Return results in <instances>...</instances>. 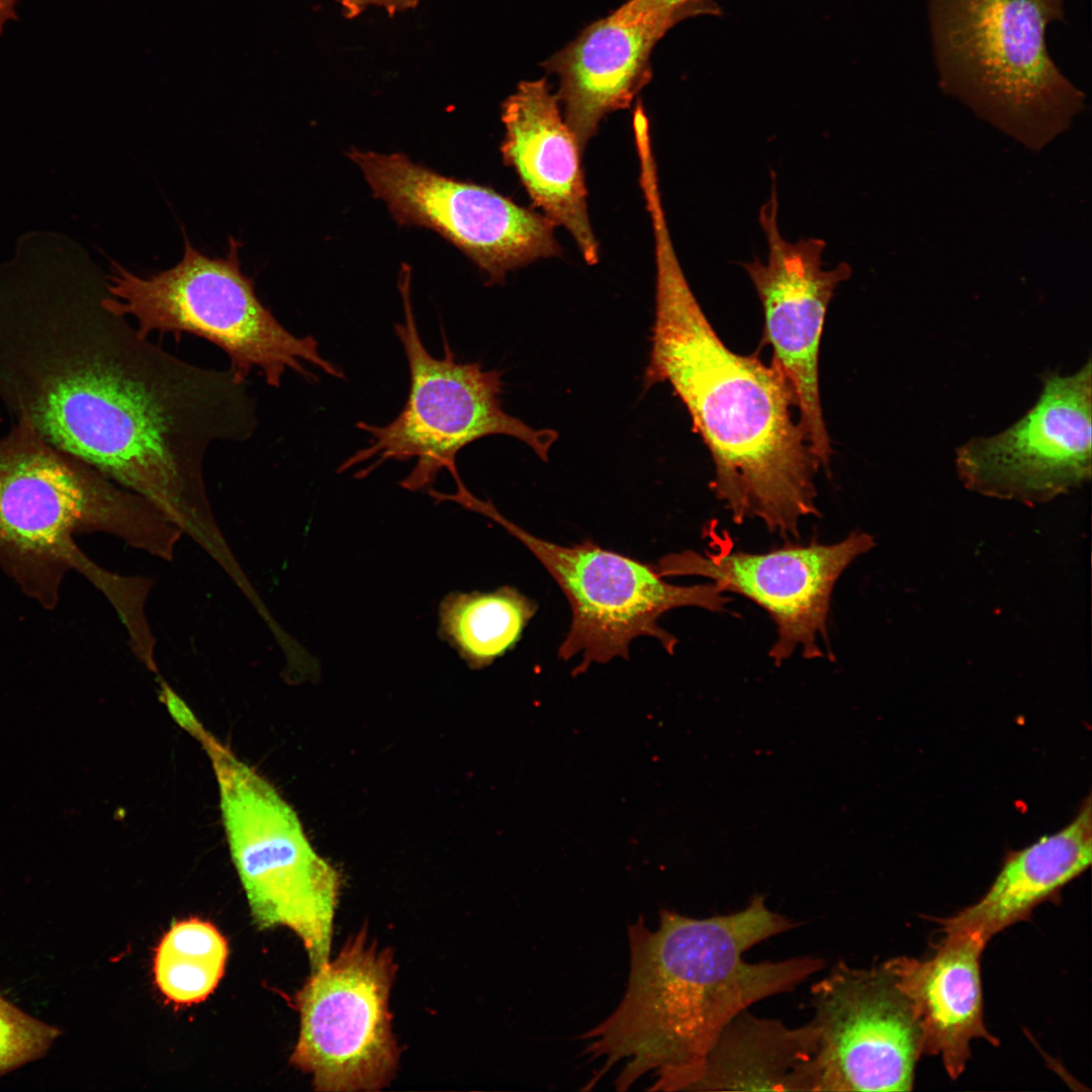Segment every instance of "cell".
<instances>
[{
	"label": "cell",
	"instance_id": "obj_1",
	"mask_svg": "<svg viewBox=\"0 0 1092 1092\" xmlns=\"http://www.w3.org/2000/svg\"><path fill=\"white\" fill-rule=\"evenodd\" d=\"M651 224L655 316L644 388L667 382L687 407L714 463L712 489L733 523L756 519L799 539L802 520L819 516L821 463L794 419L791 387L775 363L725 346L690 287L666 221Z\"/></svg>",
	"mask_w": 1092,
	"mask_h": 1092
},
{
	"label": "cell",
	"instance_id": "obj_2",
	"mask_svg": "<svg viewBox=\"0 0 1092 1092\" xmlns=\"http://www.w3.org/2000/svg\"><path fill=\"white\" fill-rule=\"evenodd\" d=\"M797 926L769 909L762 896L737 912L707 918L663 909L655 929L640 917L628 928L630 972L623 999L581 1036L589 1041V1060L603 1063L588 1088L620 1065L618 1090L651 1074L648 1090L681 1091L732 1018L794 990L825 966L808 956L744 960L757 943Z\"/></svg>",
	"mask_w": 1092,
	"mask_h": 1092
},
{
	"label": "cell",
	"instance_id": "obj_3",
	"mask_svg": "<svg viewBox=\"0 0 1092 1092\" xmlns=\"http://www.w3.org/2000/svg\"><path fill=\"white\" fill-rule=\"evenodd\" d=\"M116 535L157 555L171 523L143 496L44 439L25 417L0 438V568L46 610L85 553L76 536Z\"/></svg>",
	"mask_w": 1092,
	"mask_h": 1092
},
{
	"label": "cell",
	"instance_id": "obj_4",
	"mask_svg": "<svg viewBox=\"0 0 1092 1092\" xmlns=\"http://www.w3.org/2000/svg\"><path fill=\"white\" fill-rule=\"evenodd\" d=\"M1064 0H929L941 88L1031 151L1066 131L1085 95L1057 67L1048 26Z\"/></svg>",
	"mask_w": 1092,
	"mask_h": 1092
},
{
	"label": "cell",
	"instance_id": "obj_5",
	"mask_svg": "<svg viewBox=\"0 0 1092 1092\" xmlns=\"http://www.w3.org/2000/svg\"><path fill=\"white\" fill-rule=\"evenodd\" d=\"M240 246L230 238L228 254L210 258L184 237L181 261L148 277L114 263L104 304L134 318L142 337L172 334L179 342L187 333L214 344L229 356V370L240 382L254 369L274 388L281 386L287 370L317 381L304 363L344 379L343 370L321 355L312 336L291 334L260 301L253 279L241 269Z\"/></svg>",
	"mask_w": 1092,
	"mask_h": 1092
},
{
	"label": "cell",
	"instance_id": "obj_6",
	"mask_svg": "<svg viewBox=\"0 0 1092 1092\" xmlns=\"http://www.w3.org/2000/svg\"><path fill=\"white\" fill-rule=\"evenodd\" d=\"M411 272L402 268L398 288L403 321L394 325L406 356L410 390L403 408L385 426L366 422L357 428L368 443L352 454L339 471L366 464L356 476L364 477L385 461L417 460L400 482L410 490L431 485L442 469L459 477L458 452L470 443L492 435L514 437L528 445L543 461L558 438L551 429L536 430L507 414L500 404L502 373L483 370L479 363H462L443 336V356L431 355L420 337L411 301Z\"/></svg>",
	"mask_w": 1092,
	"mask_h": 1092
},
{
	"label": "cell",
	"instance_id": "obj_7",
	"mask_svg": "<svg viewBox=\"0 0 1092 1092\" xmlns=\"http://www.w3.org/2000/svg\"><path fill=\"white\" fill-rule=\"evenodd\" d=\"M198 739L211 759L231 855L253 921L284 926L302 941L311 971L329 962L339 872L318 856L294 811L274 788L204 728Z\"/></svg>",
	"mask_w": 1092,
	"mask_h": 1092
},
{
	"label": "cell",
	"instance_id": "obj_8",
	"mask_svg": "<svg viewBox=\"0 0 1092 1092\" xmlns=\"http://www.w3.org/2000/svg\"><path fill=\"white\" fill-rule=\"evenodd\" d=\"M471 510L493 520L524 544L565 595L572 620L558 649L567 660L581 653L575 672L593 662L629 658L631 642L650 636L672 654L675 636L658 624L666 612L682 607L722 611L730 601L715 583L675 585L655 566L603 549L592 540L562 546L524 530L504 517L490 502L476 499Z\"/></svg>",
	"mask_w": 1092,
	"mask_h": 1092
},
{
	"label": "cell",
	"instance_id": "obj_9",
	"mask_svg": "<svg viewBox=\"0 0 1092 1092\" xmlns=\"http://www.w3.org/2000/svg\"><path fill=\"white\" fill-rule=\"evenodd\" d=\"M395 972L391 950L362 929L296 993L299 1033L290 1062L312 1077L316 1091H378L390 1083L399 1057L389 1012Z\"/></svg>",
	"mask_w": 1092,
	"mask_h": 1092
},
{
	"label": "cell",
	"instance_id": "obj_10",
	"mask_svg": "<svg viewBox=\"0 0 1092 1092\" xmlns=\"http://www.w3.org/2000/svg\"><path fill=\"white\" fill-rule=\"evenodd\" d=\"M348 157L398 224L437 232L474 262L487 283H502L510 271L561 253L549 218L490 187L442 175L402 154L352 149Z\"/></svg>",
	"mask_w": 1092,
	"mask_h": 1092
},
{
	"label": "cell",
	"instance_id": "obj_11",
	"mask_svg": "<svg viewBox=\"0 0 1092 1092\" xmlns=\"http://www.w3.org/2000/svg\"><path fill=\"white\" fill-rule=\"evenodd\" d=\"M875 546L874 537L860 531L836 543H787L762 553L735 550L728 542L711 543L698 553L685 550L658 560L656 571L665 576H701L724 593L742 596L772 619L777 639L768 654L782 663L798 649L812 659L829 650L828 617L836 581L851 562Z\"/></svg>",
	"mask_w": 1092,
	"mask_h": 1092
},
{
	"label": "cell",
	"instance_id": "obj_12",
	"mask_svg": "<svg viewBox=\"0 0 1092 1092\" xmlns=\"http://www.w3.org/2000/svg\"><path fill=\"white\" fill-rule=\"evenodd\" d=\"M1091 359L1076 372H1046L1035 403L1016 423L957 449V471L974 491L1035 505L1083 485L1092 470Z\"/></svg>",
	"mask_w": 1092,
	"mask_h": 1092
},
{
	"label": "cell",
	"instance_id": "obj_13",
	"mask_svg": "<svg viewBox=\"0 0 1092 1092\" xmlns=\"http://www.w3.org/2000/svg\"><path fill=\"white\" fill-rule=\"evenodd\" d=\"M776 183L759 209L758 220L767 245L766 262L742 264L764 314V340L772 347L775 363L794 394L798 422L821 465L832 454L823 418L819 387V349L828 305L836 287L851 275L838 263L822 267L825 241L818 238L789 242L779 228Z\"/></svg>",
	"mask_w": 1092,
	"mask_h": 1092
},
{
	"label": "cell",
	"instance_id": "obj_14",
	"mask_svg": "<svg viewBox=\"0 0 1092 1092\" xmlns=\"http://www.w3.org/2000/svg\"><path fill=\"white\" fill-rule=\"evenodd\" d=\"M818 1091H910L922 1055L911 1007L884 964L842 962L811 989Z\"/></svg>",
	"mask_w": 1092,
	"mask_h": 1092
},
{
	"label": "cell",
	"instance_id": "obj_15",
	"mask_svg": "<svg viewBox=\"0 0 1092 1092\" xmlns=\"http://www.w3.org/2000/svg\"><path fill=\"white\" fill-rule=\"evenodd\" d=\"M687 17L658 0H628L544 63L581 152L607 114L630 107L650 81L653 48Z\"/></svg>",
	"mask_w": 1092,
	"mask_h": 1092
},
{
	"label": "cell",
	"instance_id": "obj_16",
	"mask_svg": "<svg viewBox=\"0 0 1092 1092\" xmlns=\"http://www.w3.org/2000/svg\"><path fill=\"white\" fill-rule=\"evenodd\" d=\"M500 153L535 206L573 238L588 265L600 259L587 213L582 152L545 78L522 81L502 105Z\"/></svg>",
	"mask_w": 1092,
	"mask_h": 1092
},
{
	"label": "cell",
	"instance_id": "obj_17",
	"mask_svg": "<svg viewBox=\"0 0 1092 1092\" xmlns=\"http://www.w3.org/2000/svg\"><path fill=\"white\" fill-rule=\"evenodd\" d=\"M944 934L929 959L897 957L883 964L911 1007L922 1055L938 1056L957 1079L971 1058L972 1040H998L983 1016L980 959L986 942L966 931Z\"/></svg>",
	"mask_w": 1092,
	"mask_h": 1092
},
{
	"label": "cell",
	"instance_id": "obj_18",
	"mask_svg": "<svg viewBox=\"0 0 1092 1092\" xmlns=\"http://www.w3.org/2000/svg\"><path fill=\"white\" fill-rule=\"evenodd\" d=\"M818 1037L808 1022L741 1011L719 1033L681 1091H818Z\"/></svg>",
	"mask_w": 1092,
	"mask_h": 1092
},
{
	"label": "cell",
	"instance_id": "obj_19",
	"mask_svg": "<svg viewBox=\"0 0 1092 1092\" xmlns=\"http://www.w3.org/2000/svg\"><path fill=\"white\" fill-rule=\"evenodd\" d=\"M1092 859V807L1088 796L1061 830L1043 836L1005 858L981 899L959 913L939 919L941 931H966L986 943L995 934L1026 919L1085 872Z\"/></svg>",
	"mask_w": 1092,
	"mask_h": 1092
},
{
	"label": "cell",
	"instance_id": "obj_20",
	"mask_svg": "<svg viewBox=\"0 0 1092 1092\" xmlns=\"http://www.w3.org/2000/svg\"><path fill=\"white\" fill-rule=\"evenodd\" d=\"M537 604L506 585L492 593H452L440 605V633L474 668L490 664L519 642Z\"/></svg>",
	"mask_w": 1092,
	"mask_h": 1092
},
{
	"label": "cell",
	"instance_id": "obj_21",
	"mask_svg": "<svg viewBox=\"0 0 1092 1092\" xmlns=\"http://www.w3.org/2000/svg\"><path fill=\"white\" fill-rule=\"evenodd\" d=\"M228 953L226 940L211 923L197 918L178 921L156 948L155 982L175 1004L201 1002L222 978Z\"/></svg>",
	"mask_w": 1092,
	"mask_h": 1092
},
{
	"label": "cell",
	"instance_id": "obj_22",
	"mask_svg": "<svg viewBox=\"0 0 1092 1092\" xmlns=\"http://www.w3.org/2000/svg\"><path fill=\"white\" fill-rule=\"evenodd\" d=\"M61 1030L0 994V1077L43 1058Z\"/></svg>",
	"mask_w": 1092,
	"mask_h": 1092
},
{
	"label": "cell",
	"instance_id": "obj_23",
	"mask_svg": "<svg viewBox=\"0 0 1092 1092\" xmlns=\"http://www.w3.org/2000/svg\"><path fill=\"white\" fill-rule=\"evenodd\" d=\"M347 18L359 16L368 6H380L392 16L397 12L415 8L419 0H336Z\"/></svg>",
	"mask_w": 1092,
	"mask_h": 1092
},
{
	"label": "cell",
	"instance_id": "obj_24",
	"mask_svg": "<svg viewBox=\"0 0 1092 1092\" xmlns=\"http://www.w3.org/2000/svg\"><path fill=\"white\" fill-rule=\"evenodd\" d=\"M664 6L689 13L691 16L720 13L719 6L713 0H658Z\"/></svg>",
	"mask_w": 1092,
	"mask_h": 1092
},
{
	"label": "cell",
	"instance_id": "obj_25",
	"mask_svg": "<svg viewBox=\"0 0 1092 1092\" xmlns=\"http://www.w3.org/2000/svg\"><path fill=\"white\" fill-rule=\"evenodd\" d=\"M20 0H0V36L4 25L9 20H17L15 7Z\"/></svg>",
	"mask_w": 1092,
	"mask_h": 1092
}]
</instances>
